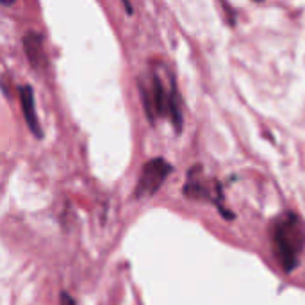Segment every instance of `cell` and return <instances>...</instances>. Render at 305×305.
Wrapping results in <instances>:
<instances>
[{"label": "cell", "mask_w": 305, "mask_h": 305, "mask_svg": "<svg viewBox=\"0 0 305 305\" xmlns=\"http://www.w3.org/2000/svg\"><path fill=\"white\" fill-rule=\"evenodd\" d=\"M271 241L277 261L288 273H291L305 248V227L302 220L295 213H285L275 221Z\"/></svg>", "instance_id": "6da1fadb"}, {"label": "cell", "mask_w": 305, "mask_h": 305, "mask_svg": "<svg viewBox=\"0 0 305 305\" xmlns=\"http://www.w3.org/2000/svg\"><path fill=\"white\" fill-rule=\"evenodd\" d=\"M18 93H20L22 111H24V118H25V122H27L29 129H31V132L36 136V138H41L43 132H41L40 120H37V115H36V102H34L32 88L27 84H24V86H20Z\"/></svg>", "instance_id": "277c9868"}, {"label": "cell", "mask_w": 305, "mask_h": 305, "mask_svg": "<svg viewBox=\"0 0 305 305\" xmlns=\"http://www.w3.org/2000/svg\"><path fill=\"white\" fill-rule=\"evenodd\" d=\"M59 305H77V303H75V300L71 298L68 293H61V300H59Z\"/></svg>", "instance_id": "8992f818"}, {"label": "cell", "mask_w": 305, "mask_h": 305, "mask_svg": "<svg viewBox=\"0 0 305 305\" xmlns=\"http://www.w3.org/2000/svg\"><path fill=\"white\" fill-rule=\"evenodd\" d=\"M24 50L27 55L29 63L36 68V70H43L47 66V54L43 48V37L37 32L29 31L24 36Z\"/></svg>", "instance_id": "5b68a950"}, {"label": "cell", "mask_w": 305, "mask_h": 305, "mask_svg": "<svg viewBox=\"0 0 305 305\" xmlns=\"http://www.w3.org/2000/svg\"><path fill=\"white\" fill-rule=\"evenodd\" d=\"M143 105L150 120L168 118L173 122L177 130L182 127V115H180V102L173 82L166 84L161 73L154 71L148 86H141Z\"/></svg>", "instance_id": "7a4b0ae2"}, {"label": "cell", "mask_w": 305, "mask_h": 305, "mask_svg": "<svg viewBox=\"0 0 305 305\" xmlns=\"http://www.w3.org/2000/svg\"><path fill=\"white\" fill-rule=\"evenodd\" d=\"M173 171L171 164L168 161L156 157V159H150L143 164L141 168V175H139L138 186H136V197L138 198H146L152 197L163 182L168 179V175Z\"/></svg>", "instance_id": "3957f363"}]
</instances>
